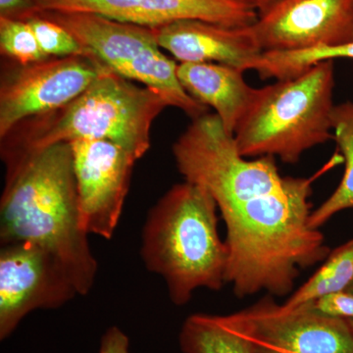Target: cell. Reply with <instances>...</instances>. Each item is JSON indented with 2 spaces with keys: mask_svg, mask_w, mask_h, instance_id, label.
I'll list each match as a JSON object with an SVG mask.
<instances>
[{
  "mask_svg": "<svg viewBox=\"0 0 353 353\" xmlns=\"http://www.w3.org/2000/svg\"><path fill=\"white\" fill-rule=\"evenodd\" d=\"M347 321H348V324H350V328H352V333H353V320L350 319V320H347Z\"/></svg>",
  "mask_w": 353,
  "mask_h": 353,
  "instance_id": "26",
  "label": "cell"
},
{
  "mask_svg": "<svg viewBox=\"0 0 353 353\" xmlns=\"http://www.w3.org/2000/svg\"><path fill=\"white\" fill-rule=\"evenodd\" d=\"M253 28L263 51L353 43V0H281Z\"/></svg>",
  "mask_w": 353,
  "mask_h": 353,
  "instance_id": "12",
  "label": "cell"
},
{
  "mask_svg": "<svg viewBox=\"0 0 353 353\" xmlns=\"http://www.w3.org/2000/svg\"><path fill=\"white\" fill-rule=\"evenodd\" d=\"M162 50L180 63L229 65L252 70L262 54L252 26L228 27L201 20H181L152 28Z\"/></svg>",
  "mask_w": 353,
  "mask_h": 353,
  "instance_id": "13",
  "label": "cell"
},
{
  "mask_svg": "<svg viewBox=\"0 0 353 353\" xmlns=\"http://www.w3.org/2000/svg\"><path fill=\"white\" fill-rule=\"evenodd\" d=\"M334 69L330 60L296 78L257 88L234 132L241 154L296 164L304 152L334 139Z\"/></svg>",
  "mask_w": 353,
  "mask_h": 353,
  "instance_id": "5",
  "label": "cell"
},
{
  "mask_svg": "<svg viewBox=\"0 0 353 353\" xmlns=\"http://www.w3.org/2000/svg\"><path fill=\"white\" fill-rule=\"evenodd\" d=\"M70 145L81 227L88 234L110 240L121 219L138 159L121 146L102 139H80Z\"/></svg>",
  "mask_w": 353,
  "mask_h": 353,
  "instance_id": "10",
  "label": "cell"
},
{
  "mask_svg": "<svg viewBox=\"0 0 353 353\" xmlns=\"http://www.w3.org/2000/svg\"><path fill=\"white\" fill-rule=\"evenodd\" d=\"M185 181L204 188L227 229L226 284L239 299L285 296L331 252L309 225L312 178L283 176L276 157H243L216 114L192 120L172 148Z\"/></svg>",
  "mask_w": 353,
  "mask_h": 353,
  "instance_id": "1",
  "label": "cell"
},
{
  "mask_svg": "<svg viewBox=\"0 0 353 353\" xmlns=\"http://www.w3.org/2000/svg\"><path fill=\"white\" fill-rule=\"evenodd\" d=\"M0 52L6 59L30 64L48 58L41 50L29 21L0 17Z\"/></svg>",
  "mask_w": 353,
  "mask_h": 353,
  "instance_id": "19",
  "label": "cell"
},
{
  "mask_svg": "<svg viewBox=\"0 0 353 353\" xmlns=\"http://www.w3.org/2000/svg\"><path fill=\"white\" fill-rule=\"evenodd\" d=\"M176 74L185 92L214 109L228 134L234 136L257 92L246 83L243 72L224 64L180 63Z\"/></svg>",
  "mask_w": 353,
  "mask_h": 353,
  "instance_id": "14",
  "label": "cell"
},
{
  "mask_svg": "<svg viewBox=\"0 0 353 353\" xmlns=\"http://www.w3.org/2000/svg\"><path fill=\"white\" fill-rule=\"evenodd\" d=\"M99 353H131L129 336L119 327H110L102 334Z\"/></svg>",
  "mask_w": 353,
  "mask_h": 353,
  "instance_id": "23",
  "label": "cell"
},
{
  "mask_svg": "<svg viewBox=\"0 0 353 353\" xmlns=\"http://www.w3.org/2000/svg\"><path fill=\"white\" fill-rule=\"evenodd\" d=\"M97 57H48L30 64L3 58L0 75V139L23 121L74 101L109 71Z\"/></svg>",
  "mask_w": 353,
  "mask_h": 353,
  "instance_id": "8",
  "label": "cell"
},
{
  "mask_svg": "<svg viewBox=\"0 0 353 353\" xmlns=\"http://www.w3.org/2000/svg\"><path fill=\"white\" fill-rule=\"evenodd\" d=\"M78 290L63 262L29 241L1 245L0 340H6L26 316L38 309L61 307Z\"/></svg>",
  "mask_w": 353,
  "mask_h": 353,
  "instance_id": "9",
  "label": "cell"
},
{
  "mask_svg": "<svg viewBox=\"0 0 353 353\" xmlns=\"http://www.w3.org/2000/svg\"><path fill=\"white\" fill-rule=\"evenodd\" d=\"M347 292H352L353 294V281L352 284L350 285V287L347 288Z\"/></svg>",
  "mask_w": 353,
  "mask_h": 353,
  "instance_id": "25",
  "label": "cell"
},
{
  "mask_svg": "<svg viewBox=\"0 0 353 353\" xmlns=\"http://www.w3.org/2000/svg\"><path fill=\"white\" fill-rule=\"evenodd\" d=\"M28 21L32 26L39 46L46 57L58 58L80 57V55L95 57L61 25L39 14Z\"/></svg>",
  "mask_w": 353,
  "mask_h": 353,
  "instance_id": "20",
  "label": "cell"
},
{
  "mask_svg": "<svg viewBox=\"0 0 353 353\" xmlns=\"http://www.w3.org/2000/svg\"><path fill=\"white\" fill-rule=\"evenodd\" d=\"M218 318L253 353H353L347 320L322 314L311 303L287 309L270 296Z\"/></svg>",
  "mask_w": 353,
  "mask_h": 353,
  "instance_id": "7",
  "label": "cell"
},
{
  "mask_svg": "<svg viewBox=\"0 0 353 353\" xmlns=\"http://www.w3.org/2000/svg\"><path fill=\"white\" fill-rule=\"evenodd\" d=\"M179 343L183 353H253L239 336L221 324L218 315L203 313L185 320Z\"/></svg>",
  "mask_w": 353,
  "mask_h": 353,
  "instance_id": "18",
  "label": "cell"
},
{
  "mask_svg": "<svg viewBox=\"0 0 353 353\" xmlns=\"http://www.w3.org/2000/svg\"><path fill=\"white\" fill-rule=\"evenodd\" d=\"M217 204L201 185H173L150 209L141 234L146 269L163 278L172 303L185 305L199 289L226 285L229 250L218 229Z\"/></svg>",
  "mask_w": 353,
  "mask_h": 353,
  "instance_id": "4",
  "label": "cell"
},
{
  "mask_svg": "<svg viewBox=\"0 0 353 353\" xmlns=\"http://www.w3.org/2000/svg\"><path fill=\"white\" fill-rule=\"evenodd\" d=\"M310 303L315 310L322 314L353 320V294L347 290L332 292Z\"/></svg>",
  "mask_w": 353,
  "mask_h": 353,
  "instance_id": "21",
  "label": "cell"
},
{
  "mask_svg": "<svg viewBox=\"0 0 353 353\" xmlns=\"http://www.w3.org/2000/svg\"><path fill=\"white\" fill-rule=\"evenodd\" d=\"M41 11L88 13L119 22L157 28L181 20L228 27L252 26L259 14L238 0H34Z\"/></svg>",
  "mask_w": 353,
  "mask_h": 353,
  "instance_id": "11",
  "label": "cell"
},
{
  "mask_svg": "<svg viewBox=\"0 0 353 353\" xmlns=\"http://www.w3.org/2000/svg\"><path fill=\"white\" fill-rule=\"evenodd\" d=\"M39 13L34 0H0V17L28 21Z\"/></svg>",
  "mask_w": 353,
  "mask_h": 353,
  "instance_id": "22",
  "label": "cell"
},
{
  "mask_svg": "<svg viewBox=\"0 0 353 353\" xmlns=\"http://www.w3.org/2000/svg\"><path fill=\"white\" fill-rule=\"evenodd\" d=\"M334 141L345 160V174L332 196L312 211L309 220L311 228L320 230L336 213L353 208V103L345 102L334 106L333 112Z\"/></svg>",
  "mask_w": 353,
  "mask_h": 353,
  "instance_id": "15",
  "label": "cell"
},
{
  "mask_svg": "<svg viewBox=\"0 0 353 353\" xmlns=\"http://www.w3.org/2000/svg\"><path fill=\"white\" fill-rule=\"evenodd\" d=\"M168 102L145 85L109 71L66 105L23 121L0 139L2 161L60 143L102 139L137 159L150 148L153 122Z\"/></svg>",
  "mask_w": 353,
  "mask_h": 353,
  "instance_id": "3",
  "label": "cell"
},
{
  "mask_svg": "<svg viewBox=\"0 0 353 353\" xmlns=\"http://www.w3.org/2000/svg\"><path fill=\"white\" fill-rule=\"evenodd\" d=\"M338 58L353 59V43L338 46H322L305 50L289 51H263L253 65L260 78L289 80L325 61Z\"/></svg>",
  "mask_w": 353,
  "mask_h": 353,
  "instance_id": "16",
  "label": "cell"
},
{
  "mask_svg": "<svg viewBox=\"0 0 353 353\" xmlns=\"http://www.w3.org/2000/svg\"><path fill=\"white\" fill-rule=\"evenodd\" d=\"M353 281V239L330 252L324 264L283 303L290 309L332 292L347 290Z\"/></svg>",
  "mask_w": 353,
  "mask_h": 353,
  "instance_id": "17",
  "label": "cell"
},
{
  "mask_svg": "<svg viewBox=\"0 0 353 353\" xmlns=\"http://www.w3.org/2000/svg\"><path fill=\"white\" fill-rule=\"evenodd\" d=\"M0 201V243L29 241L61 260L85 296L97 273L81 227L71 145L60 143L11 158Z\"/></svg>",
  "mask_w": 353,
  "mask_h": 353,
  "instance_id": "2",
  "label": "cell"
},
{
  "mask_svg": "<svg viewBox=\"0 0 353 353\" xmlns=\"http://www.w3.org/2000/svg\"><path fill=\"white\" fill-rule=\"evenodd\" d=\"M238 1L243 2L246 6L252 7L253 9L259 12V15L266 12L267 10L272 8L281 0H238Z\"/></svg>",
  "mask_w": 353,
  "mask_h": 353,
  "instance_id": "24",
  "label": "cell"
},
{
  "mask_svg": "<svg viewBox=\"0 0 353 353\" xmlns=\"http://www.w3.org/2000/svg\"><path fill=\"white\" fill-rule=\"evenodd\" d=\"M39 14L68 30L114 73L155 90L169 106L181 109L192 119L208 113V106L183 88L176 74L178 64L164 54L152 28L94 14L50 11Z\"/></svg>",
  "mask_w": 353,
  "mask_h": 353,
  "instance_id": "6",
  "label": "cell"
}]
</instances>
